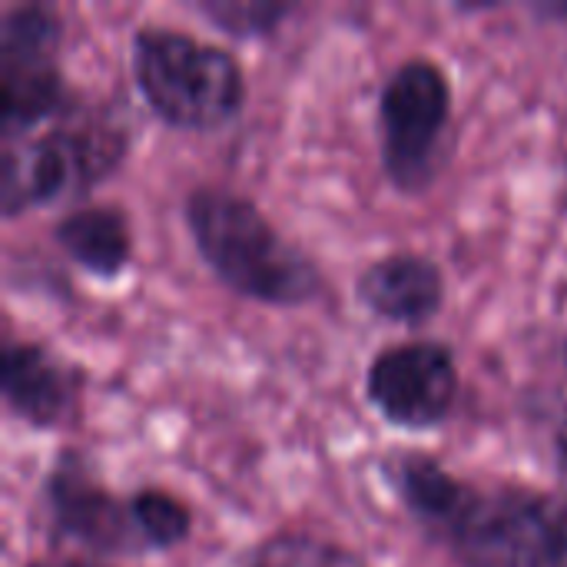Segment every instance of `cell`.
<instances>
[{
  "label": "cell",
  "mask_w": 567,
  "mask_h": 567,
  "mask_svg": "<svg viewBox=\"0 0 567 567\" xmlns=\"http://www.w3.org/2000/svg\"><path fill=\"white\" fill-rule=\"evenodd\" d=\"M382 475L415 528L458 567H567V498L522 482H472L425 452Z\"/></svg>",
  "instance_id": "6da1fadb"
},
{
  "label": "cell",
  "mask_w": 567,
  "mask_h": 567,
  "mask_svg": "<svg viewBox=\"0 0 567 567\" xmlns=\"http://www.w3.org/2000/svg\"><path fill=\"white\" fill-rule=\"evenodd\" d=\"M183 226L206 269L239 299L269 309H299L322 296L316 259L286 239L256 199L219 183L183 196Z\"/></svg>",
  "instance_id": "7a4b0ae2"
},
{
  "label": "cell",
  "mask_w": 567,
  "mask_h": 567,
  "mask_svg": "<svg viewBox=\"0 0 567 567\" xmlns=\"http://www.w3.org/2000/svg\"><path fill=\"white\" fill-rule=\"evenodd\" d=\"M130 76L146 110L183 133L223 130L249 96L246 70L229 47L169 23H140L130 33Z\"/></svg>",
  "instance_id": "3957f363"
},
{
  "label": "cell",
  "mask_w": 567,
  "mask_h": 567,
  "mask_svg": "<svg viewBox=\"0 0 567 567\" xmlns=\"http://www.w3.org/2000/svg\"><path fill=\"white\" fill-rule=\"evenodd\" d=\"M130 153V126L106 106L80 100L47 130L3 140L0 150V213L17 219L66 196H86L110 179Z\"/></svg>",
  "instance_id": "277c9868"
},
{
  "label": "cell",
  "mask_w": 567,
  "mask_h": 567,
  "mask_svg": "<svg viewBox=\"0 0 567 567\" xmlns=\"http://www.w3.org/2000/svg\"><path fill=\"white\" fill-rule=\"evenodd\" d=\"M455 90L445 66L425 53L405 56L379 90V163L389 186L422 196L442 173Z\"/></svg>",
  "instance_id": "5b68a950"
},
{
  "label": "cell",
  "mask_w": 567,
  "mask_h": 567,
  "mask_svg": "<svg viewBox=\"0 0 567 567\" xmlns=\"http://www.w3.org/2000/svg\"><path fill=\"white\" fill-rule=\"evenodd\" d=\"M76 103L63 73V17L50 3L0 13V136L23 140Z\"/></svg>",
  "instance_id": "8992f818"
},
{
  "label": "cell",
  "mask_w": 567,
  "mask_h": 567,
  "mask_svg": "<svg viewBox=\"0 0 567 567\" xmlns=\"http://www.w3.org/2000/svg\"><path fill=\"white\" fill-rule=\"evenodd\" d=\"M40 512L56 545H76L86 558H140L146 545L136 532L130 495L100 482L83 452L63 449L40 482Z\"/></svg>",
  "instance_id": "52a82bcc"
},
{
  "label": "cell",
  "mask_w": 567,
  "mask_h": 567,
  "mask_svg": "<svg viewBox=\"0 0 567 567\" xmlns=\"http://www.w3.org/2000/svg\"><path fill=\"white\" fill-rule=\"evenodd\" d=\"M365 402L399 432L442 429L462 395L458 355L442 339H402L382 346L365 365Z\"/></svg>",
  "instance_id": "ba28073f"
},
{
  "label": "cell",
  "mask_w": 567,
  "mask_h": 567,
  "mask_svg": "<svg viewBox=\"0 0 567 567\" xmlns=\"http://www.w3.org/2000/svg\"><path fill=\"white\" fill-rule=\"evenodd\" d=\"M86 375L37 339H10L0 362L7 412L33 432H56L80 419Z\"/></svg>",
  "instance_id": "9c48e42d"
},
{
  "label": "cell",
  "mask_w": 567,
  "mask_h": 567,
  "mask_svg": "<svg viewBox=\"0 0 567 567\" xmlns=\"http://www.w3.org/2000/svg\"><path fill=\"white\" fill-rule=\"evenodd\" d=\"M352 292L372 319L402 329H425L445 309L449 282L432 256L399 249L362 266Z\"/></svg>",
  "instance_id": "30bf717a"
},
{
  "label": "cell",
  "mask_w": 567,
  "mask_h": 567,
  "mask_svg": "<svg viewBox=\"0 0 567 567\" xmlns=\"http://www.w3.org/2000/svg\"><path fill=\"white\" fill-rule=\"evenodd\" d=\"M53 246L100 282L120 279L133 262V226L120 203L70 206L50 229Z\"/></svg>",
  "instance_id": "8fae6325"
},
{
  "label": "cell",
  "mask_w": 567,
  "mask_h": 567,
  "mask_svg": "<svg viewBox=\"0 0 567 567\" xmlns=\"http://www.w3.org/2000/svg\"><path fill=\"white\" fill-rule=\"evenodd\" d=\"M130 508L146 551H173L193 535V505L163 485H140L130 495Z\"/></svg>",
  "instance_id": "7c38bea8"
},
{
  "label": "cell",
  "mask_w": 567,
  "mask_h": 567,
  "mask_svg": "<svg viewBox=\"0 0 567 567\" xmlns=\"http://www.w3.org/2000/svg\"><path fill=\"white\" fill-rule=\"evenodd\" d=\"M243 567H365L359 555L349 548L306 535V532H279L266 542H259Z\"/></svg>",
  "instance_id": "4fadbf2b"
},
{
  "label": "cell",
  "mask_w": 567,
  "mask_h": 567,
  "mask_svg": "<svg viewBox=\"0 0 567 567\" xmlns=\"http://www.w3.org/2000/svg\"><path fill=\"white\" fill-rule=\"evenodd\" d=\"M193 10L229 40H266L292 17L296 7L276 0H203L193 3Z\"/></svg>",
  "instance_id": "5bb4252c"
},
{
  "label": "cell",
  "mask_w": 567,
  "mask_h": 567,
  "mask_svg": "<svg viewBox=\"0 0 567 567\" xmlns=\"http://www.w3.org/2000/svg\"><path fill=\"white\" fill-rule=\"evenodd\" d=\"M551 449H555V468H558V475L567 482V415L558 422V429H555Z\"/></svg>",
  "instance_id": "9a60e30c"
},
{
  "label": "cell",
  "mask_w": 567,
  "mask_h": 567,
  "mask_svg": "<svg viewBox=\"0 0 567 567\" xmlns=\"http://www.w3.org/2000/svg\"><path fill=\"white\" fill-rule=\"evenodd\" d=\"M23 567H113V565L96 561V558H37V561H27Z\"/></svg>",
  "instance_id": "2e32d148"
},
{
  "label": "cell",
  "mask_w": 567,
  "mask_h": 567,
  "mask_svg": "<svg viewBox=\"0 0 567 567\" xmlns=\"http://www.w3.org/2000/svg\"><path fill=\"white\" fill-rule=\"evenodd\" d=\"M535 13L545 20H558L567 23V0H551V3H535Z\"/></svg>",
  "instance_id": "e0dca14e"
},
{
  "label": "cell",
  "mask_w": 567,
  "mask_h": 567,
  "mask_svg": "<svg viewBox=\"0 0 567 567\" xmlns=\"http://www.w3.org/2000/svg\"><path fill=\"white\" fill-rule=\"evenodd\" d=\"M561 362L567 365V336H565V342H561Z\"/></svg>",
  "instance_id": "ac0fdd59"
}]
</instances>
